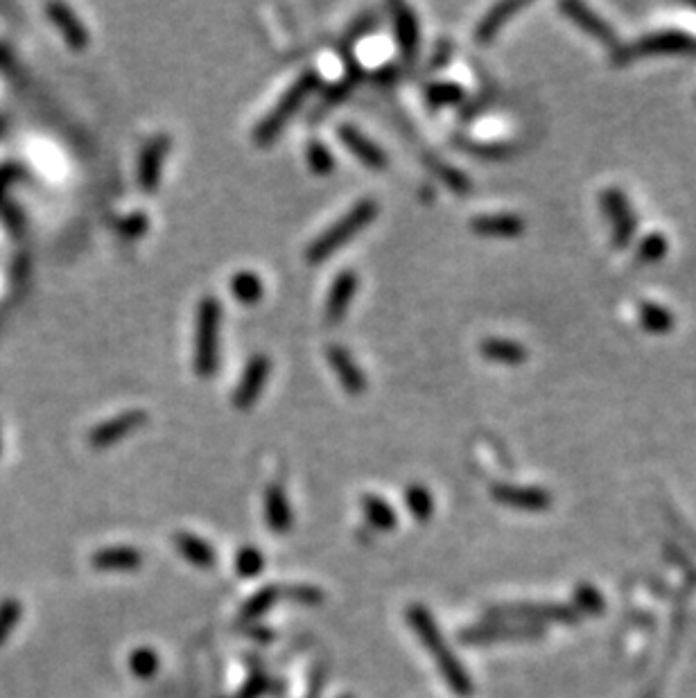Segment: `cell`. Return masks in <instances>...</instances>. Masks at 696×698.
Returning <instances> with one entry per match:
<instances>
[{"mask_svg": "<svg viewBox=\"0 0 696 698\" xmlns=\"http://www.w3.org/2000/svg\"><path fill=\"white\" fill-rule=\"evenodd\" d=\"M407 622L414 628V633L419 635L423 647L430 651V656L437 660L441 676L448 683L450 692L457 694L459 698H471L475 694L473 680L468 676L464 665L459 662V658L450 651L439 624L434 622V617L430 615V610L419 604L410 606V610H407Z\"/></svg>", "mask_w": 696, "mask_h": 698, "instance_id": "6da1fadb", "label": "cell"}, {"mask_svg": "<svg viewBox=\"0 0 696 698\" xmlns=\"http://www.w3.org/2000/svg\"><path fill=\"white\" fill-rule=\"evenodd\" d=\"M222 301L213 294L199 299L195 312V344L193 366L199 378H211L220 366V337H222Z\"/></svg>", "mask_w": 696, "mask_h": 698, "instance_id": "7a4b0ae2", "label": "cell"}, {"mask_svg": "<svg viewBox=\"0 0 696 698\" xmlns=\"http://www.w3.org/2000/svg\"><path fill=\"white\" fill-rule=\"evenodd\" d=\"M378 211L380 206L376 199H369V197L360 199L351 211L339 217V220L330 226V229L321 233L315 242L308 244L306 249L308 263L310 265L324 263V260L333 256L337 249H342L346 242H351L362 229H367V226L378 217Z\"/></svg>", "mask_w": 696, "mask_h": 698, "instance_id": "3957f363", "label": "cell"}, {"mask_svg": "<svg viewBox=\"0 0 696 698\" xmlns=\"http://www.w3.org/2000/svg\"><path fill=\"white\" fill-rule=\"evenodd\" d=\"M319 86H321V75L317 71L301 73L299 80L281 95V100L276 102V107L258 122V127L254 129V143L269 145L272 141H276L287 122H290V118L297 116L299 109L303 107V102H306L310 95L319 89Z\"/></svg>", "mask_w": 696, "mask_h": 698, "instance_id": "277c9868", "label": "cell"}, {"mask_svg": "<svg viewBox=\"0 0 696 698\" xmlns=\"http://www.w3.org/2000/svg\"><path fill=\"white\" fill-rule=\"evenodd\" d=\"M656 55H696V37L683 30H660L645 34L631 46H620L613 50L615 64H629V61Z\"/></svg>", "mask_w": 696, "mask_h": 698, "instance_id": "5b68a950", "label": "cell"}, {"mask_svg": "<svg viewBox=\"0 0 696 698\" xmlns=\"http://www.w3.org/2000/svg\"><path fill=\"white\" fill-rule=\"evenodd\" d=\"M491 617L498 619H516L534 626L545 624H577L581 615L577 608L563 604H504L489 610Z\"/></svg>", "mask_w": 696, "mask_h": 698, "instance_id": "8992f818", "label": "cell"}, {"mask_svg": "<svg viewBox=\"0 0 696 698\" xmlns=\"http://www.w3.org/2000/svg\"><path fill=\"white\" fill-rule=\"evenodd\" d=\"M602 206L611 222L613 247L626 249L638 233V213L633 211L629 197L620 188H606L602 193Z\"/></svg>", "mask_w": 696, "mask_h": 698, "instance_id": "52a82bcc", "label": "cell"}, {"mask_svg": "<svg viewBox=\"0 0 696 698\" xmlns=\"http://www.w3.org/2000/svg\"><path fill=\"white\" fill-rule=\"evenodd\" d=\"M269 371H272V360H269L265 353H258L251 357L245 366V371H242L238 387L233 389L231 405L240 409V412H247V409L254 407L267 385Z\"/></svg>", "mask_w": 696, "mask_h": 698, "instance_id": "ba28073f", "label": "cell"}, {"mask_svg": "<svg viewBox=\"0 0 696 698\" xmlns=\"http://www.w3.org/2000/svg\"><path fill=\"white\" fill-rule=\"evenodd\" d=\"M170 143L172 141L168 134H156L145 143L141 156H138L136 168V179L143 193H156V188H159L163 161L168 159L170 154Z\"/></svg>", "mask_w": 696, "mask_h": 698, "instance_id": "9c48e42d", "label": "cell"}, {"mask_svg": "<svg viewBox=\"0 0 696 698\" xmlns=\"http://www.w3.org/2000/svg\"><path fill=\"white\" fill-rule=\"evenodd\" d=\"M147 421H150V416H147V412H143V409H129V412H123L116 418H109V421H102L100 425H95L89 432V443L98 450L116 446V443L127 439L129 434L141 430Z\"/></svg>", "mask_w": 696, "mask_h": 698, "instance_id": "30bf717a", "label": "cell"}, {"mask_svg": "<svg viewBox=\"0 0 696 698\" xmlns=\"http://www.w3.org/2000/svg\"><path fill=\"white\" fill-rule=\"evenodd\" d=\"M543 628L534 624H484L466 628L459 635L466 644H489V642H516V640H538L543 638Z\"/></svg>", "mask_w": 696, "mask_h": 698, "instance_id": "8fae6325", "label": "cell"}, {"mask_svg": "<svg viewBox=\"0 0 696 698\" xmlns=\"http://www.w3.org/2000/svg\"><path fill=\"white\" fill-rule=\"evenodd\" d=\"M495 502L516 511L541 513L552 506V495L538 486H516V484H495L491 488Z\"/></svg>", "mask_w": 696, "mask_h": 698, "instance_id": "7c38bea8", "label": "cell"}, {"mask_svg": "<svg viewBox=\"0 0 696 698\" xmlns=\"http://www.w3.org/2000/svg\"><path fill=\"white\" fill-rule=\"evenodd\" d=\"M326 360L330 364V369L337 375L339 385L346 391V394L351 396H362L364 391H367L369 382H367V373H364L358 362L353 360V355L348 348L339 346V344H330L326 348Z\"/></svg>", "mask_w": 696, "mask_h": 698, "instance_id": "4fadbf2b", "label": "cell"}, {"mask_svg": "<svg viewBox=\"0 0 696 698\" xmlns=\"http://www.w3.org/2000/svg\"><path fill=\"white\" fill-rule=\"evenodd\" d=\"M337 138H339V141H342V145L346 147V150L351 152L362 165H367L369 170H376V172L387 170V165H389L387 152L382 150V147H378L376 143H373L371 138L364 136L358 127L339 125L337 127Z\"/></svg>", "mask_w": 696, "mask_h": 698, "instance_id": "5bb4252c", "label": "cell"}, {"mask_svg": "<svg viewBox=\"0 0 696 698\" xmlns=\"http://www.w3.org/2000/svg\"><path fill=\"white\" fill-rule=\"evenodd\" d=\"M561 12L568 14V19L572 23H577L581 30L588 32L590 37H595L597 41H602L604 46L613 48V50L620 48V41H617L615 30L602 19V16H597L584 3H574V0H565V3H561Z\"/></svg>", "mask_w": 696, "mask_h": 698, "instance_id": "9a60e30c", "label": "cell"}, {"mask_svg": "<svg viewBox=\"0 0 696 698\" xmlns=\"http://www.w3.org/2000/svg\"><path fill=\"white\" fill-rule=\"evenodd\" d=\"M358 274L353 269H344L335 276L333 285H330V292L326 296V321L328 324H337L346 317L348 308L355 299V292H358Z\"/></svg>", "mask_w": 696, "mask_h": 698, "instance_id": "2e32d148", "label": "cell"}, {"mask_svg": "<svg viewBox=\"0 0 696 698\" xmlns=\"http://www.w3.org/2000/svg\"><path fill=\"white\" fill-rule=\"evenodd\" d=\"M471 229L482 238H518L525 231V220L516 213H484L473 217Z\"/></svg>", "mask_w": 696, "mask_h": 698, "instance_id": "e0dca14e", "label": "cell"}, {"mask_svg": "<svg viewBox=\"0 0 696 698\" xmlns=\"http://www.w3.org/2000/svg\"><path fill=\"white\" fill-rule=\"evenodd\" d=\"M91 565L102 572H134L143 565V556L134 547H107L91 556Z\"/></svg>", "mask_w": 696, "mask_h": 698, "instance_id": "ac0fdd59", "label": "cell"}, {"mask_svg": "<svg viewBox=\"0 0 696 698\" xmlns=\"http://www.w3.org/2000/svg\"><path fill=\"white\" fill-rule=\"evenodd\" d=\"M265 520L274 534H287L292 529V509L285 491L278 484H269L265 491Z\"/></svg>", "mask_w": 696, "mask_h": 698, "instance_id": "d6986e66", "label": "cell"}, {"mask_svg": "<svg viewBox=\"0 0 696 698\" xmlns=\"http://www.w3.org/2000/svg\"><path fill=\"white\" fill-rule=\"evenodd\" d=\"M391 12H394L396 41H398L400 50L405 52V57H414L416 50H419V46H421L419 19H416V14L403 3H396L394 7H391Z\"/></svg>", "mask_w": 696, "mask_h": 698, "instance_id": "ffe728a7", "label": "cell"}, {"mask_svg": "<svg viewBox=\"0 0 696 698\" xmlns=\"http://www.w3.org/2000/svg\"><path fill=\"white\" fill-rule=\"evenodd\" d=\"M520 10H525V3H498L493 5L489 12L484 14V19L477 23L475 28V41L480 43V46H489V43L495 41L498 37V32L504 28V25L509 23V19L513 14H518Z\"/></svg>", "mask_w": 696, "mask_h": 698, "instance_id": "44dd1931", "label": "cell"}, {"mask_svg": "<svg viewBox=\"0 0 696 698\" xmlns=\"http://www.w3.org/2000/svg\"><path fill=\"white\" fill-rule=\"evenodd\" d=\"M48 16L52 19V23L57 25L59 32H62L64 41L71 46L73 50H84L89 46V32H86L84 25L80 23V19L68 10L66 5H48Z\"/></svg>", "mask_w": 696, "mask_h": 698, "instance_id": "7402d4cb", "label": "cell"}, {"mask_svg": "<svg viewBox=\"0 0 696 698\" xmlns=\"http://www.w3.org/2000/svg\"><path fill=\"white\" fill-rule=\"evenodd\" d=\"M480 353L486 357V360L507 364V366H518L525 362L529 355L525 346L507 337H484L480 342Z\"/></svg>", "mask_w": 696, "mask_h": 698, "instance_id": "603a6c76", "label": "cell"}, {"mask_svg": "<svg viewBox=\"0 0 696 698\" xmlns=\"http://www.w3.org/2000/svg\"><path fill=\"white\" fill-rule=\"evenodd\" d=\"M174 547H177V552L186 558L188 563H193L195 567H204V570H211L215 565V552L213 547L206 543V540L197 538L193 534H181L174 536Z\"/></svg>", "mask_w": 696, "mask_h": 698, "instance_id": "cb8c5ba5", "label": "cell"}, {"mask_svg": "<svg viewBox=\"0 0 696 698\" xmlns=\"http://www.w3.org/2000/svg\"><path fill=\"white\" fill-rule=\"evenodd\" d=\"M640 324L651 335H667L674 330L676 317L674 312H669L665 305L654 303V301H642L640 303Z\"/></svg>", "mask_w": 696, "mask_h": 698, "instance_id": "d4e9b609", "label": "cell"}, {"mask_svg": "<svg viewBox=\"0 0 696 698\" xmlns=\"http://www.w3.org/2000/svg\"><path fill=\"white\" fill-rule=\"evenodd\" d=\"M229 287H231L233 299H236L242 305H254V303H258L260 299H263V294H265L263 278H260L258 274H254V272L233 274Z\"/></svg>", "mask_w": 696, "mask_h": 698, "instance_id": "484cf974", "label": "cell"}, {"mask_svg": "<svg viewBox=\"0 0 696 698\" xmlns=\"http://www.w3.org/2000/svg\"><path fill=\"white\" fill-rule=\"evenodd\" d=\"M362 511L367 520L371 522V527H376L380 531H391L396 529V513L391 506L382 500L378 495H362Z\"/></svg>", "mask_w": 696, "mask_h": 698, "instance_id": "4316f807", "label": "cell"}, {"mask_svg": "<svg viewBox=\"0 0 696 698\" xmlns=\"http://www.w3.org/2000/svg\"><path fill=\"white\" fill-rule=\"evenodd\" d=\"M669 251V242L660 231L647 233L645 238L638 242V247H635V263L638 265H658L660 260H665Z\"/></svg>", "mask_w": 696, "mask_h": 698, "instance_id": "83f0119b", "label": "cell"}, {"mask_svg": "<svg viewBox=\"0 0 696 698\" xmlns=\"http://www.w3.org/2000/svg\"><path fill=\"white\" fill-rule=\"evenodd\" d=\"M281 599V590L274 586H267L263 590H258L254 597H251L245 606L240 610V622L242 624H251L256 622L258 617H263L269 608H272L276 601Z\"/></svg>", "mask_w": 696, "mask_h": 698, "instance_id": "f1b7e54d", "label": "cell"}, {"mask_svg": "<svg viewBox=\"0 0 696 698\" xmlns=\"http://www.w3.org/2000/svg\"><path fill=\"white\" fill-rule=\"evenodd\" d=\"M405 502H407V509H410V513L416 520L425 522V520L432 518L434 500H432V495H430V491L425 486H421V484L407 486Z\"/></svg>", "mask_w": 696, "mask_h": 698, "instance_id": "f546056e", "label": "cell"}, {"mask_svg": "<svg viewBox=\"0 0 696 698\" xmlns=\"http://www.w3.org/2000/svg\"><path fill=\"white\" fill-rule=\"evenodd\" d=\"M425 98L432 104V107H450V104H457L464 100V89L455 82H437L430 84L425 89Z\"/></svg>", "mask_w": 696, "mask_h": 698, "instance_id": "4dcf8cb0", "label": "cell"}, {"mask_svg": "<svg viewBox=\"0 0 696 698\" xmlns=\"http://www.w3.org/2000/svg\"><path fill=\"white\" fill-rule=\"evenodd\" d=\"M306 159H308L310 172L317 174V177H326V174H330V172L335 170V156L321 141L308 143Z\"/></svg>", "mask_w": 696, "mask_h": 698, "instance_id": "1f68e13d", "label": "cell"}, {"mask_svg": "<svg viewBox=\"0 0 696 698\" xmlns=\"http://www.w3.org/2000/svg\"><path fill=\"white\" fill-rule=\"evenodd\" d=\"M129 669H132L136 678H152L156 671H159V656L147 647L136 649L132 656H129Z\"/></svg>", "mask_w": 696, "mask_h": 698, "instance_id": "d6a6232c", "label": "cell"}, {"mask_svg": "<svg viewBox=\"0 0 696 698\" xmlns=\"http://www.w3.org/2000/svg\"><path fill=\"white\" fill-rule=\"evenodd\" d=\"M265 567V556L260 554V549L256 547H242L236 556V572L242 579H251L256 574L263 572Z\"/></svg>", "mask_w": 696, "mask_h": 698, "instance_id": "836d02e7", "label": "cell"}, {"mask_svg": "<svg viewBox=\"0 0 696 698\" xmlns=\"http://www.w3.org/2000/svg\"><path fill=\"white\" fill-rule=\"evenodd\" d=\"M21 615L23 606L16 599H5L3 604H0V647L10 640L16 624L21 622Z\"/></svg>", "mask_w": 696, "mask_h": 698, "instance_id": "e575fe53", "label": "cell"}, {"mask_svg": "<svg viewBox=\"0 0 696 698\" xmlns=\"http://www.w3.org/2000/svg\"><path fill=\"white\" fill-rule=\"evenodd\" d=\"M574 599H577L579 606V615H599L604 610V599L593 586H579L574 590Z\"/></svg>", "mask_w": 696, "mask_h": 698, "instance_id": "d590c367", "label": "cell"}, {"mask_svg": "<svg viewBox=\"0 0 696 698\" xmlns=\"http://www.w3.org/2000/svg\"><path fill=\"white\" fill-rule=\"evenodd\" d=\"M147 229H150V217L145 213H132L118 222V233L123 235L125 240L141 238Z\"/></svg>", "mask_w": 696, "mask_h": 698, "instance_id": "8d00e7d4", "label": "cell"}, {"mask_svg": "<svg viewBox=\"0 0 696 698\" xmlns=\"http://www.w3.org/2000/svg\"><path fill=\"white\" fill-rule=\"evenodd\" d=\"M434 172H439L441 181L446 183L450 190H455V193H468V190H471V181H468L466 174L459 172L457 168H450V165H443L441 161H437Z\"/></svg>", "mask_w": 696, "mask_h": 698, "instance_id": "74e56055", "label": "cell"}, {"mask_svg": "<svg viewBox=\"0 0 696 698\" xmlns=\"http://www.w3.org/2000/svg\"><path fill=\"white\" fill-rule=\"evenodd\" d=\"M285 597L290 601H297L301 606H319L324 604V592L315 586H292L290 590H285Z\"/></svg>", "mask_w": 696, "mask_h": 698, "instance_id": "f35d334b", "label": "cell"}, {"mask_svg": "<svg viewBox=\"0 0 696 698\" xmlns=\"http://www.w3.org/2000/svg\"><path fill=\"white\" fill-rule=\"evenodd\" d=\"M269 687H272V683H269V678L265 674H254L247 680L245 687L240 689V694L236 698H260L269 692Z\"/></svg>", "mask_w": 696, "mask_h": 698, "instance_id": "ab89813d", "label": "cell"}, {"mask_svg": "<svg viewBox=\"0 0 696 698\" xmlns=\"http://www.w3.org/2000/svg\"><path fill=\"white\" fill-rule=\"evenodd\" d=\"M249 635L256 640H272L274 638V633H269L267 628H254V631H249Z\"/></svg>", "mask_w": 696, "mask_h": 698, "instance_id": "60d3db41", "label": "cell"}, {"mask_svg": "<svg viewBox=\"0 0 696 698\" xmlns=\"http://www.w3.org/2000/svg\"><path fill=\"white\" fill-rule=\"evenodd\" d=\"M692 7H694V10H696V3H692Z\"/></svg>", "mask_w": 696, "mask_h": 698, "instance_id": "b9f144b4", "label": "cell"}, {"mask_svg": "<svg viewBox=\"0 0 696 698\" xmlns=\"http://www.w3.org/2000/svg\"><path fill=\"white\" fill-rule=\"evenodd\" d=\"M344 698H351V696H344Z\"/></svg>", "mask_w": 696, "mask_h": 698, "instance_id": "7bdbcfd3", "label": "cell"}]
</instances>
